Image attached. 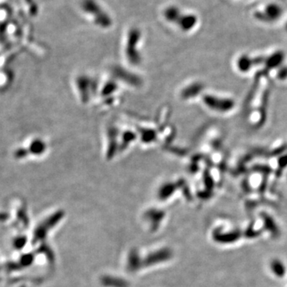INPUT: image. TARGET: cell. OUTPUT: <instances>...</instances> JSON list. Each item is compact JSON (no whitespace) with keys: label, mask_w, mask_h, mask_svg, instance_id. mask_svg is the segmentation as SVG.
<instances>
[{"label":"cell","mask_w":287,"mask_h":287,"mask_svg":"<svg viewBox=\"0 0 287 287\" xmlns=\"http://www.w3.org/2000/svg\"><path fill=\"white\" fill-rule=\"evenodd\" d=\"M283 12V8L281 5L276 2L263 3L253 11L254 16L258 19H262L260 21L264 22H274L278 20L281 17V14Z\"/></svg>","instance_id":"1"},{"label":"cell","mask_w":287,"mask_h":287,"mask_svg":"<svg viewBox=\"0 0 287 287\" xmlns=\"http://www.w3.org/2000/svg\"><path fill=\"white\" fill-rule=\"evenodd\" d=\"M285 25H286V26H285V29H286L287 30V21H286V23H285Z\"/></svg>","instance_id":"2"}]
</instances>
